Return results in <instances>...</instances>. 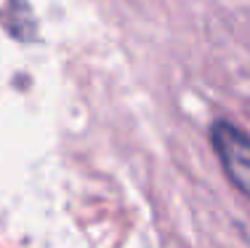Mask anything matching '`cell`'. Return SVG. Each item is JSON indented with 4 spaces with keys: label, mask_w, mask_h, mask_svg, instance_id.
<instances>
[{
    "label": "cell",
    "mask_w": 250,
    "mask_h": 248,
    "mask_svg": "<svg viewBox=\"0 0 250 248\" xmlns=\"http://www.w3.org/2000/svg\"><path fill=\"white\" fill-rule=\"evenodd\" d=\"M208 136L226 179L242 198L250 200V136L229 120H216Z\"/></svg>",
    "instance_id": "1"
}]
</instances>
